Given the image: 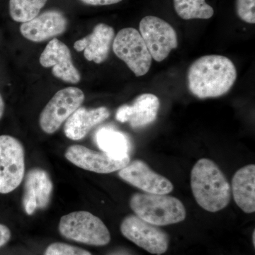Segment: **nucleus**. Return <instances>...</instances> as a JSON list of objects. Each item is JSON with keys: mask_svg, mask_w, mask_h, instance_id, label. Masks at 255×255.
Masks as SVG:
<instances>
[{"mask_svg": "<svg viewBox=\"0 0 255 255\" xmlns=\"http://www.w3.org/2000/svg\"><path fill=\"white\" fill-rule=\"evenodd\" d=\"M236 79L237 70L232 60L223 55H204L189 67L188 88L200 100L217 98L231 90Z\"/></svg>", "mask_w": 255, "mask_h": 255, "instance_id": "f257e3e1", "label": "nucleus"}, {"mask_svg": "<svg viewBox=\"0 0 255 255\" xmlns=\"http://www.w3.org/2000/svg\"><path fill=\"white\" fill-rule=\"evenodd\" d=\"M191 187L196 202L209 212L221 211L231 201V187L227 178L211 159H200L194 164Z\"/></svg>", "mask_w": 255, "mask_h": 255, "instance_id": "f03ea898", "label": "nucleus"}, {"mask_svg": "<svg viewBox=\"0 0 255 255\" xmlns=\"http://www.w3.org/2000/svg\"><path fill=\"white\" fill-rule=\"evenodd\" d=\"M130 206L139 218L157 226L182 222L187 216L182 201L168 194L137 193L130 198Z\"/></svg>", "mask_w": 255, "mask_h": 255, "instance_id": "7ed1b4c3", "label": "nucleus"}, {"mask_svg": "<svg viewBox=\"0 0 255 255\" xmlns=\"http://www.w3.org/2000/svg\"><path fill=\"white\" fill-rule=\"evenodd\" d=\"M60 233L67 239L93 246H105L111 241L110 231L103 221L85 211H74L60 220Z\"/></svg>", "mask_w": 255, "mask_h": 255, "instance_id": "20e7f679", "label": "nucleus"}, {"mask_svg": "<svg viewBox=\"0 0 255 255\" xmlns=\"http://www.w3.org/2000/svg\"><path fill=\"white\" fill-rule=\"evenodd\" d=\"M112 48L115 55L136 77L146 75L152 65V56L140 32L129 27L120 30L114 38Z\"/></svg>", "mask_w": 255, "mask_h": 255, "instance_id": "39448f33", "label": "nucleus"}, {"mask_svg": "<svg viewBox=\"0 0 255 255\" xmlns=\"http://www.w3.org/2000/svg\"><path fill=\"white\" fill-rule=\"evenodd\" d=\"M81 89L68 87L57 92L42 111L39 126L47 134L56 132L85 100Z\"/></svg>", "mask_w": 255, "mask_h": 255, "instance_id": "423d86ee", "label": "nucleus"}, {"mask_svg": "<svg viewBox=\"0 0 255 255\" xmlns=\"http://www.w3.org/2000/svg\"><path fill=\"white\" fill-rule=\"evenodd\" d=\"M24 174L22 144L11 135H0V194L14 191L23 182Z\"/></svg>", "mask_w": 255, "mask_h": 255, "instance_id": "0eeeda50", "label": "nucleus"}, {"mask_svg": "<svg viewBox=\"0 0 255 255\" xmlns=\"http://www.w3.org/2000/svg\"><path fill=\"white\" fill-rule=\"evenodd\" d=\"M139 32L150 52L152 59L162 62L178 47L177 32L170 24L155 16L142 18Z\"/></svg>", "mask_w": 255, "mask_h": 255, "instance_id": "6e6552de", "label": "nucleus"}, {"mask_svg": "<svg viewBox=\"0 0 255 255\" xmlns=\"http://www.w3.org/2000/svg\"><path fill=\"white\" fill-rule=\"evenodd\" d=\"M120 229L124 237L151 254L162 255L168 249V235L159 226L144 221L136 215L126 217Z\"/></svg>", "mask_w": 255, "mask_h": 255, "instance_id": "1a4fd4ad", "label": "nucleus"}, {"mask_svg": "<svg viewBox=\"0 0 255 255\" xmlns=\"http://www.w3.org/2000/svg\"><path fill=\"white\" fill-rule=\"evenodd\" d=\"M119 176L126 182L147 194H168L174 189L169 179L154 172L140 159L129 162L119 170Z\"/></svg>", "mask_w": 255, "mask_h": 255, "instance_id": "9d476101", "label": "nucleus"}, {"mask_svg": "<svg viewBox=\"0 0 255 255\" xmlns=\"http://www.w3.org/2000/svg\"><path fill=\"white\" fill-rule=\"evenodd\" d=\"M65 157L74 165L99 174H110L119 171L130 161V157L116 159L105 152H97L81 145L68 147L65 151Z\"/></svg>", "mask_w": 255, "mask_h": 255, "instance_id": "9b49d317", "label": "nucleus"}, {"mask_svg": "<svg viewBox=\"0 0 255 255\" xmlns=\"http://www.w3.org/2000/svg\"><path fill=\"white\" fill-rule=\"evenodd\" d=\"M43 68H52L55 78L70 84L81 80L80 72L73 64L71 52L66 44L57 38L49 41L39 58Z\"/></svg>", "mask_w": 255, "mask_h": 255, "instance_id": "f8f14e48", "label": "nucleus"}, {"mask_svg": "<svg viewBox=\"0 0 255 255\" xmlns=\"http://www.w3.org/2000/svg\"><path fill=\"white\" fill-rule=\"evenodd\" d=\"M53 184L49 174L44 169L33 168L25 179L22 204L27 215L34 214L38 209H46L53 194Z\"/></svg>", "mask_w": 255, "mask_h": 255, "instance_id": "ddd939ff", "label": "nucleus"}, {"mask_svg": "<svg viewBox=\"0 0 255 255\" xmlns=\"http://www.w3.org/2000/svg\"><path fill=\"white\" fill-rule=\"evenodd\" d=\"M68 24V19L61 11L48 10L21 23L20 32L28 41L39 43L63 34Z\"/></svg>", "mask_w": 255, "mask_h": 255, "instance_id": "4468645a", "label": "nucleus"}, {"mask_svg": "<svg viewBox=\"0 0 255 255\" xmlns=\"http://www.w3.org/2000/svg\"><path fill=\"white\" fill-rule=\"evenodd\" d=\"M160 107L158 97L152 94L137 96L131 105L121 106L116 114L119 122H128L132 128H142L153 123Z\"/></svg>", "mask_w": 255, "mask_h": 255, "instance_id": "2eb2a0df", "label": "nucleus"}, {"mask_svg": "<svg viewBox=\"0 0 255 255\" xmlns=\"http://www.w3.org/2000/svg\"><path fill=\"white\" fill-rule=\"evenodd\" d=\"M114 36L113 27L106 23H98L90 35L75 42L74 48L78 52L83 51L88 61L101 64L108 58Z\"/></svg>", "mask_w": 255, "mask_h": 255, "instance_id": "dca6fc26", "label": "nucleus"}, {"mask_svg": "<svg viewBox=\"0 0 255 255\" xmlns=\"http://www.w3.org/2000/svg\"><path fill=\"white\" fill-rule=\"evenodd\" d=\"M110 112L107 107L87 110L80 107L65 122L64 132L70 140H80L86 136L92 128L110 117Z\"/></svg>", "mask_w": 255, "mask_h": 255, "instance_id": "f3484780", "label": "nucleus"}, {"mask_svg": "<svg viewBox=\"0 0 255 255\" xmlns=\"http://www.w3.org/2000/svg\"><path fill=\"white\" fill-rule=\"evenodd\" d=\"M232 191L238 207L246 214L255 211V165L238 169L232 179Z\"/></svg>", "mask_w": 255, "mask_h": 255, "instance_id": "a211bd4d", "label": "nucleus"}, {"mask_svg": "<svg viewBox=\"0 0 255 255\" xmlns=\"http://www.w3.org/2000/svg\"><path fill=\"white\" fill-rule=\"evenodd\" d=\"M99 147L112 158L122 159L129 157L128 140L122 132L110 128H102L96 135Z\"/></svg>", "mask_w": 255, "mask_h": 255, "instance_id": "6ab92c4d", "label": "nucleus"}, {"mask_svg": "<svg viewBox=\"0 0 255 255\" xmlns=\"http://www.w3.org/2000/svg\"><path fill=\"white\" fill-rule=\"evenodd\" d=\"M174 9L184 20L209 19L214 14L212 6L206 0H173Z\"/></svg>", "mask_w": 255, "mask_h": 255, "instance_id": "aec40b11", "label": "nucleus"}, {"mask_svg": "<svg viewBox=\"0 0 255 255\" xmlns=\"http://www.w3.org/2000/svg\"><path fill=\"white\" fill-rule=\"evenodd\" d=\"M48 0H9V14L16 22L31 21L39 14Z\"/></svg>", "mask_w": 255, "mask_h": 255, "instance_id": "412c9836", "label": "nucleus"}, {"mask_svg": "<svg viewBox=\"0 0 255 255\" xmlns=\"http://www.w3.org/2000/svg\"><path fill=\"white\" fill-rule=\"evenodd\" d=\"M45 255H92L90 252L63 243H52L47 248Z\"/></svg>", "mask_w": 255, "mask_h": 255, "instance_id": "4be33fe9", "label": "nucleus"}, {"mask_svg": "<svg viewBox=\"0 0 255 255\" xmlns=\"http://www.w3.org/2000/svg\"><path fill=\"white\" fill-rule=\"evenodd\" d=\"M236 12L245 22L255 23V0H236Z\"/></svg>", "mask_w": 255, "mask_h": 255, "instance_id": "5701e85b", "label": "nucleus"}, {"mask_svg": "<svg viewBox=\"0 0 255 255\" xmlns=\"http://www.w3.org/2000/svg\"><path fill=\"white\" fill-rule=\"evenodd\" d=\"M81 2L90 6H107L121 2L123 0H80Z\"/></svg>", "mask_w": 255, "mask_h": 255, "instance_id": "b1692460", "label": "nucleus"}, {"mask_svg": "<svg viewBox=\"0 0 255 255\" xmlns=\"http://www.w3.org/2000/svg\"><path fill=\"white\" fill-rule=\"evenodd\" d=\"M11 233L9 228L3 224H0V248L5 246L11 238Z\"/></svg>", "mask_w": 255, "mask_h": 255, "instance_id": "393cba45", "label": "nucleus"}, {"mask_svg": "<svg viewBox=\"0 0 255 255\" xmlns=\"http://www.w3.org/2000/svg\"><path fill=\"white\" fill-rule=\"evenodd\" d=\"M4 100H3L2 96L0 94V120L2 118L3 114H4Z\"/></svg>", "mask_w": 255, "mask_h": 255, "instance_id": "a878e982", "label": "nucleus"}, {"mask_svg": "<svg viewBox=\"0 0 255 255\" xmlns=\"http://www.w3.org/2000/svg\"><path fill=\"white\" fill-rule=\"evenodd\" d=\"M255 233L254 232V233H253V243H254V246H255Z\"/></svg>", "mask_w": 255, "mask_h": 255, "instance_id": "bb28decb", "label": "nucleus"}]
</instances>
